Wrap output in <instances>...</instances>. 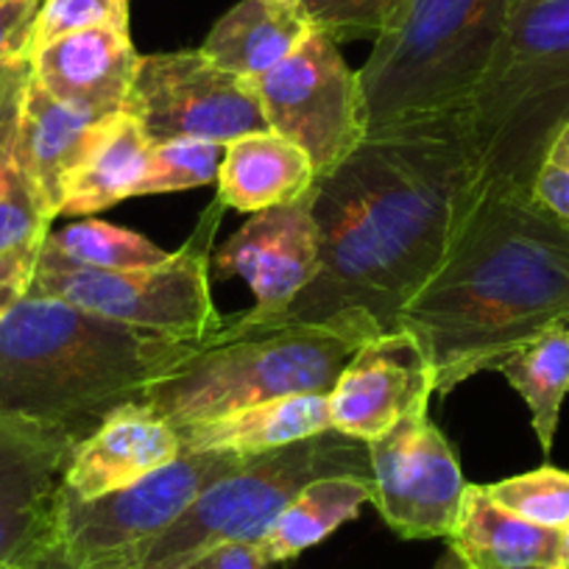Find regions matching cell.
<instances>
[{"label": "cell", "instance_id": "44dd1931", "mask_svg": "<svg viewBox=\"0 0 569 569\" xmlns=\"http://www.w3.org/2000/svg\"><path fill=\"white\" fill-rule=\"evenodd\" d=\"M151 149V137L129 112H112L98 120L84 157L70 177L62 216L90 218L131 199L146 177Z\"/></svg>", "mask_w": 569, "mask_h": 569}, {"label": "cell", "instance_id": "7402d4cb", "mask_svg": "<svg viewBox=\"0 0 569 569\" xmlns=\"http://www.w3.org/2000/svg\"><path fill=\"white\" fill-rule=\"evenodd\" d=\"M310 31L299 12H279L266 0H240L212 26L199 51L227 73L257 81L291 57Z\"/></svg>", "mask_w": 569, "mask_h": 569}, {"label": "cell", "instance_id": "6da1fadb", "mask_svg": "<svg viewBox=\"0 0 569 569\" xmlns=\"http://www.w3.org/2000/svg\"><path fill=\"white\" fill-rule=\"evenodd\" d=\"M483 196V162L467 114L366 134L310 188L319 273L288 319L363 321L380 336L399 330L405 308L445 266Z\"/></svg>", "mask_w": 569, "mask_h": 569}, {"label": "cell", "instance_id": "4fadbf2b", "mask_svg": "<svg viewBox=\"0 0 569 569\" xmlns=\"http://www.w3.org/2000/svg\"><path fill=\"white\" fill-rule=\"evenodd\" d=\"M436 371L425 343L408 330L375 336L355 352L330 397L332 427L375 441L419 405H430Z\"/></svg>", "mask_w": 569, "mask_h": 569}, {"label": "cell", "instance_id": "d590c367", "mask_svg": "<svg viewBox=\"0 0 569 569\" xmlns=\"http://www.w3.org/2000/svg\"><path fill=\"white\" fill-rule=\"evenodd\" d=\"M196 569H266L251 545H223L204 558Z\"/></svg>", "mask_w": 569, "mask_h": 569}, {"label": "cell", "instance_id": "7a4b0ae2", "mask_svg": "<svg viewBox=\"0 0 569 569\" xmlns=\"http://www.w3.org/2000/svg\"><path fill=\"white\" fill-rule=\"evenodd\" d=\"M558 325H569V223L502 188H486L452 254L399 319L425 343L441 397Z\"/></svg>", "mask_w": 569, "mask_h": 569}, {"label": "cell", "instance_id": "f35d334b", "mask_svg": "<svg viewBox=\"0 0 569 569\" xmlns=\"http://www.w3.org/2000/svg\"><path fill=\"white\" fill-rule=\"evenodd\" d=\"M436 569H472V567H469V563L463 561V558L458 556V552L452 550V547H447V552L439 558Z\"/></svg>", "mask_w": 569, "mask_h": 569}, {"label": "cell", "instance_id": "d6a6232c", "mask_svg": "<svg viewBox=\"0 0 569 569\" xmlns=\"http://www.w3.org/2000/svg\"><path fill=\"white\" fill-rule=\"evenodd\" d=\"M530 196L545 210L569 223V123L558 131L547 154L541 157L539 171L530 184Z\"/></svg>", "mask_w": 569, "mask_h": 569}, {"label": "cell", "instance_id": "d4e9b609", "mask_svg": "<svg viewBox=\"0 0 569 569\" xmlns=\"http://www.w3.org/2000/svg\"><path fill=\"white\" fill-rule=\"evenodd\" d=\"M73 445L0 410V506H29L59 489Z\"/></svg>", "mask_w": 569, "mask_h": 569}, {"label": "cell", "instance_id": "ac0fdd59", "mask_svg": "<svg viewBox=\"0 0 569 569\" xmlns=\"http://www.w3.org/2000/svg\"><path fill=\"white\" fill-rule=\"evenodd\" d=\"M332 427L327 393L279 397L212 419L173 425L182 452L229 450L240 456H262L277 447L310 439Z\"/></svg>", "mask_w": 569, "mask_h": 569}, {"label": "cell", "instance_id": "ffe728a7", "mask_svg": "<svg viewBox=\"0 0 569 569\" xmlns=\"http://www.w3.org/2000/svg\"><path fill=\"white\" fill-rule=\"evenodd\" d=\"M450 547L472 569H561V530L497 506L486 486H467Z\"/></svg>", "mask_w": 569, "mask_h": 569}, {"label": "cell", "instance_id": "ba28073f", "mask_svg": "<svg viewBox=\"0 0 569 569\" xmlns=\"http://www.w3.org/2000/svg\"><path fill=\"white\" fill-rule=\"evenodd\" d=\"M223 207L227 204L221 199L212 201L201 212L199 227L188 243L157 266L103 271L73 266L40 249L26 293L59 299L87 313L157 336H207L223 319L210 297V251L221 227Z\"/></svg>", "mask_w": 569, "mask_h": 569}, {"label": "cell", "instance_id": "1f68e13d", "mask_svg": "<svg viewBox=\"0 0 569 569\" xmlns=\"http://www.w3.org/2000/svg\"><path fill=\"white\" fill-rule=\"evenodd\" d=\"M397 0H302V18L310 29L332 42H360L380 37Z\"/></svg>", "mask_w": 569, "mask_h": 569}, {"label": "cell", "instance_id": "b9f144b4", "mask_svg": "<svg viewBox=\"0 0 569 569\" xmlns=\"http://www.w3.org/2000/svg\"><path fill=\"white\" fill-rule=\"evenodd\" d=\"M20 64V62H18ZM18 64H0V87H3V81L9 79V76H12V70L18 68Z\"/></svg>", "mask_w": 569, "mask_h": 569}, {"label": "cell", "instance_id": "5b68a950", "mask_svg": "<svg viewBox=\"0 0 569 569\" xmlns=\"http://www.w3.org/2000/svg\"><path fill=\"white\" fill-rule=\"evenodd\" d=\"M513 0H397L358 70L369 134L469 114Z\"/></svg>", "mask_w": 569, "mask_h": 569}, {"label": "cell", "instance_id": "4316f807", "mask_svg": "<svg viewBox=\"0 0 569 569\" xmlns=\"http://www.w3.org/2000/svg\"><path fill=\"white\" fill-rule=\"evenodd\" d=\"M42 251L73 262V266L103 268V271L157 266L171 257V251L160 249L149 238L131 232V229L96 221V218H84V221L68 223L59 232H48Z\"/></svg>", "mask_w": 569, "mask_h": 569}, {"label": "cell", "instance_id": "9c48e42d", "mask_svg": "<svg viewBox=\"0 0 569 569\" xmlns=\"http://www.w3.org/2000/svg\"><path fill=\"white\" fill-rule=\"evenodd\" d=\"M246 461L249 456L229 450L182 452L137 483L92 500L59 486V545L84 567L129 569L131 558L166 533L196 497L238 472Z\"/></svg>", "mask_w": 569, "mask_h": 569}, {"label": "cell", "instance_id": "484cf974", "mask_svg": "<svg viewBox=\"0 0 569 569\" xmlns=\"http://www.w3.org/2000/svg\"><path fill=\"white\" fill-rule=\"evenodd\" d=\"M51 218L18 162L0 173V277L31 284Z\"/></svg>", "mask_w": 569, "mask_h": 569}, {"label": "cell", "instance_id": "f546056e", "mask_svg": "<svg viewBox=\"0 0 569 569\" xmlns=\"http://www.w3.org/2000/svg\"><path fill=\"white\" fill-rule=\"evenodd\" d=\"M57 545V491L46 500L29 502V506H0V567L34 558Z\"/></svg>", "mask_w": 569, "mask_h": 569}, {"label": "cell", "instance_id": "4dcf8cb0", "mask_svg": "<svg viewBox=\"0 0 569 569\" xmlns=\"http://www.w3.org/2000/svg\"><path fill=\"white\" fill-rule=\"evenodd\" d=\"M87 29L129 31V0H42L31 53Z\"/></svg>", "mask_w": 569, "mask_h": 569}, {"label": "cell", "instance_id": "e575fe53", "mask_svg": "<svg viewBox=\"0 0 569 569\" xmlns=\"http://www.w3.org/2000/svg\"><path fill=\"white\" fill-rule=\"evenodd\" d=\"M29 76L31 62L26 59L0 87V173L7 171L9 162L14 160V149H18L20 109H23V92L26 84H29Z\"/></svg>", "mask_w": 569, "mask_h": 569}, {"label": "cell", "instance_id": "8fae6325", "mask_svg": "<svg viewBox=\"0 0 569 569\" xmlns=\"http://www.w3.org/2000/svg\"><path fill=\"white\" fill-rule=\"evenodd\" d=\"M120 112H129L151 142L196 137L229 146L268 129L254 84L221 70L201 51L142 57Z\"/></svg>", "mask_w": 569, "mask_h": 569}, {"label": "cell", "instance_id": "e0dca14e", "mask_svg": "<svg viewBox=\"0 0 569 569\" xmlns=\"http://www.w3.org/2000/svg\"><path fill=\"white\" fill-rule=\"evenodd\" d=\"M98 120L101 114H90L84 109L59 101L37 84L34 76H29L23 109H20L14 162L34 184L51 221L62 216L70 177L84 157Z\"/></svg>", "mask_w": 569, "mask_h": 569}, {"label": "cell", "instance_id": "5bb4252c", "mask_svg": "<svg viewBox=\"0 0 569 569\" xmlns=\"http://www.w3.org/2000/svg\"><path fill=\"white\" fill-rule=\"evenodd\" d=\"M212 262L221 279L243 277L249 282L254 291L251 313L260 319L288 316L299 293L319 273V229L308 196L254 212L216 251Z\"/></svg>", "mask_w": 569, "mask_h": 569}, {"label": "cell", "instance_id": "ab89813d", "mask_svg": "<svg viewBox=\"0 0 569 569\" xmlns=\"http://www.w3.org/2000/svg\"><path fill=\"white\" fill-rule=\"evenodd\" d=\"M266 3L268 7L279 9V12H299V9H302V0H266Z\"/></svg>", "mask_w": 569, "mask_h": 569}, {"label": "cell", "instance_id": "7c38bea8", "mask_svg": "<svg viewBox=\"0 0 569 569\" xmlns=\"http://www.w3.org/2000/svg\"><path fill=\"white\" fill-rule=\"evenodd\" d=\"M369 456L375 475L371 502L388 528L402 539H450L469 483L427 405L369 441Z\"/></svg>", "mask_w": 569, "mask_h": 569}, {"label": "cell", "instance_id": "2e32d148", "mask_svg": "<svg viewBox=\"0 0 569 569\" xmlns=\"http://www.w3.org/2000/svg\"><path fill=\"white\" fill-rule=\"evenodd\" d=\"M182 456L171 421L142 405H123L73 447L62 486L81 500L137 483Z\"/></svg>", "mask_w": 569, "mask_h": 569}, {"label": "cell", "instance_id": "8992f818", "mask_svg": "<svg viewBox=\"0 0 569 569\" xmlns=\"http://www.w3.org/2000/svg\"><path fill=\"white\" fill-rule=\"evenodd\" d=\"M467 118L486 188L530 193L541 157L569 123V0H513Z\"/></svg>", "mask_w": 569, "mask_h": 569}, {"label": "cell", "instance_id": "277c9868", "mask_svg": "<svg viewBox=\"0 0 569 569\" xmlns=\"http://www.w3.org/2000/svg\"><path fill=\"white\" fill-rule=\"evenodd\" d=\"M380 332L363 321L305 325L251 310L223 316L201 338H184L177 358L142 388L134 405L171 425L212 419L279 397L330 393L366 341Z\"/></svg>", "mask_w": 569, "mask_h": 569}, {"label": "cell", "instance_id": "603a6c76", "mask_svg": "<svg viewBox=\"0 0 569 569\" xmlns=\"http://www.w3.org/2000/svg\"><path fill=\"white\" fill-rule=\"evenodd\" d=\"M375 500V483L352 475L321 478L299 491L293 502L277 517L262 539H257L254 552L262 567L293 561L305 550L336 533L343 522L355 519L366 502Z\"/></svg>", "mask_w": 569, "mask_h": 569}, {"label": "cell", "instance_id": "836d02e7", "mask_svg": "<svg viewBox=\"0 0 569 569\" xmlns=\"http://www.w3.org/2000/svg\"><path fill=\"white\" fill-rule=\"evenodd\" d=\"M40 3L42 0H0V64H18L31 57Z\"/></svg>", "mask_w": 569, "mask_h": 569}, {"label": "cell", "instance_id": "83f0119b", "mask_svg": "<svg viewBox=\"0 0 569 569\" xmlns=\"http://www.w3.org/2000/svg\"><path fill=\"white\" fill-rule=\"evenodd\" d=\"M223 151L227 146L196 137H177V140L154 142L149 157L146 177L137 184L134 196H162L179 190L201 188L218 179Z\"/></svg>", "mask_w": 569, "mask_h": 569}, {"label": "cell", "instance_id": "f1b7e54d", "mask_svg": "<svg viewBox=\"0 0 569 569\" xmlns=\"http://www.w3.org/2000/svg\"><path fill=\"white\" fill-rule=\"evenodd\" d=\"M497 506L541 528L563 530L569 522V472L541 467L517 478L486 486Z\"/></svg>", "mask_w": 569, "mask_h": 569}, {"label": "cell", "instance_id": "8d00e7d4", "mask_svg": "<svg viewBox=\"0 0 569 569\" xmlns=\"http://www.w3.org/2000/svg\"><path fill=\"white\" fill-rule=\"evenodd\" d=\"M0 569H112V567H84V563L73 561L68 552L62 550V545L51 547V550L40 552L34 558H26V561L18 563H7V567Z\"/></svg>", "mask_w": 569, "mask_h": 569}, {"label": "cell", "instance_id": "d6986e66", "mask_svg": "<svg viewBox=\"0 0 569 569\" xmlns=\"http://www.w3.org/2000/svg\"><path fill=\"white\" fill-rule=\"evenodd\" d=\"M316 177L313 162L297 142L271 129L251 131L223 151L218 199L240 212H262L305 199Z\"/></svg>", "mask_w": 569, "mask_h": 569}, {"label": "cell", "instance_id": "3957f363", "mask_svg": "<svg viewBox=\"0 0 569 569\" xmlns=\"http://www.w3.org/2000/svg\"><path fill=\"white\" fill-rule=\"evenodd\" d=\"M182 341L26 293L0 321V410L76 447L134 405Z\"/></svg>", "mask_w": 569, "mask_h": 569}, {"label": "cell", "instance_id": "74e56055", "mask_svg": "<svg viewBox=\"0 0 569 569\" xmlns=\"http://www.w3.org/2000/svg\"><path fill=\"white\" fill-rule=\"evenodd\" d=\"M26 291H29V284L26 282L0 277V321H3V316H7L9 310H12L14 305L26 297Z\"/></svg>", "mask_w": 569, "mask_h": 569}, {"label": "cell", "instance_id": "60d3db41", "mask_svg": "<svg viewBox=\"0 0 569 569\" xmlns=\"http://www.w3.org/2000/svg\"><path fill=\"white\" fill-rule=\"evenodd\" d=\"M561 569H569V522L561 530Z\"/></svg>", "mask_w": 569, "mask_h": 569}, {"label": "cell", "instance_id": "52a82bcc", "mask_svg": "<svg viewBox=\"0 0 569 569\" xmlns=\"http://www.w3.org/2000/svg\"><path fill=\"white\" fill-rule=\"evenodd\" d=\"M338 475L375 483L369 445L336 427L249 458L196 497L166 533L131 558L129 569H196L218 547L254 545L299 491Z\"/></svg>", "mask_w": 569, "mask_h": 569}, {"label": "cell", "instance_id": "30bf717a", "mask_svg": "<svg viewBox=\"0 0 569 569\" xmlns=\"http://www.w3.org/2000/svg\"><path fill=\"white\" fill-rule=\"evenodd\" d=\"M251 84L268 129L297 142L319 177L336 171L369 134L358 70L321 31H310L291 57Z\"/></svg>", "mask_w": 569, "mask_h": 569}, {"label": "cell", "instance_id": "cb8c5ba5", "mask_svg": "<svg viewBox=\"0 0 569 569\" xmlns=\"http://www.w3.org/2000/svg\"><path fill=\"white\" fill-rule=\"evenodd\" d=\"M530 410V425L545 456L552 452L558 416L569 393V325H558L519 347L500 369Z\"/></svg>", "mask_w": 569, "mask_h": 569}, {"label": "cell", "instance_id": "9a60e30c", "mask_svg": "<svg viewBox=\"0 0 569 569\" xmlns=\"http://www.w3.org/2000/svg\"><path fill=\"white\" fill-rule=\"evenodd\" d=\"M29 62L42 90L103 118L123 109L142 57L129 31L87 29L48 42Z\"/></svg>", "mask_w": 569, "mask_h": 569}]
</instances>
